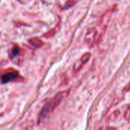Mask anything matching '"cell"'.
Returning <instances> with one entry per match:
<instances>
[{"label": "cell", "mask_w": 130, "mask_h": 130, "mask_svg": "<svg viewBox=\"0 0 130 130\" xmlns=\"http://www.w3.org/2000/svg\"><path fill=\"white\" fill-rule=\"evenodd\" d=\"M28 42L34 48H39V47H40L43 45V42L40 39H38L37 37H34V38L30 39L28 40Z\"/></svg>", "instance_id": "5b68a950"}, {"label": "cell", "mask_w": 130, "mask_h": 130, "mask_svg": "<svg viewBox=\"0 0 130 130\" xmlns=\"http://www.w3.org/2000/svg\"><path fill=\"white\" fill-rule=\"evenodd\" d=\"M69 93V90H65L59 92L56 96H54L53 98H51L50 101H48L42 110H40L39 116H38V123H40L43 122L48 117H50L53 111L58 107V106L60 104V103L65 99L66 97Z\"/></svg>", "instance_id": "6da1fadb"}, {"label": "cell", "mask_w": 130, "mask_h": 130, "mask_svg": "<svg viewBox=\"0 0 130 130\" xmlns=\"http://www.w3.org/2000/svg\"><path fill=\"white\" fill-rule=\"evenodd\" d=\"M20 53V48L18 46H14V47H12L9 52V56L11 58H14L15 56H17Z\"/></svg>", "instance_id": "8992f818"}, {"label": "cell", "mask_w": 130, "mask_h": 130, "mask_svg": "<svg viewBox=\"0 0 130 130\" xmlns=\"http://www.w3.org/2000/svg\"><path fill=\"white\" fill-rule=\"evenodd\" d=\"M18 72L15 70H11V71H8L5 73L2 74V82L3 84L5 83H8L9 82H12L14 80H15L18 77Z\"/></svg>", "instance_id": "277c9868"}, {"label": "cell", "mask_w": 130, "mask_h": 130, "mask_svg": "<svg viewBox=\"0 0 130 130\" xmlns=\"http://www.w3.org/2000/svg\"><path fill=\"white\" fill-rule=\"evenodd\" d=\"M98 33L97 31V30H95V28H91L90 29L87 34H86V37H85V43L89 46H94L97 41H98Z\"/></svg>", "instance_id": "7a4b0ae2"}, {"label": "cell", "mask_w": 130, "mask_h": 130, "mask_svg": "<svg viewBox=\"0 0 130 130\" xmlns=\"http://www.w3.org/2000/svg\"><path fill=\"white\" fill-rule=\"evenodd\" d=\"M90 57H91V53H85L75 63V65H74V66H73V72H74V73H78L82 69V67L84 66V65L89 60V59H90Z\"/></svg>", "instance_id": "3957f363"}, {"label": "cell", "mask_w": 130, "mask_h": 130, "mask_svg": "<svg viewBox=\"0 0 130 130\" xmlns=\"http://www.w3.org/2000/svg\"><path fill=\"white\" fill-rule=\"evenodd\" d=\"M124 117L126 120H129L130 119V105L127 107L126 111H125V113H124Z\"/></svg>", "instance_id": "52a82bcc"}]
</instances>
